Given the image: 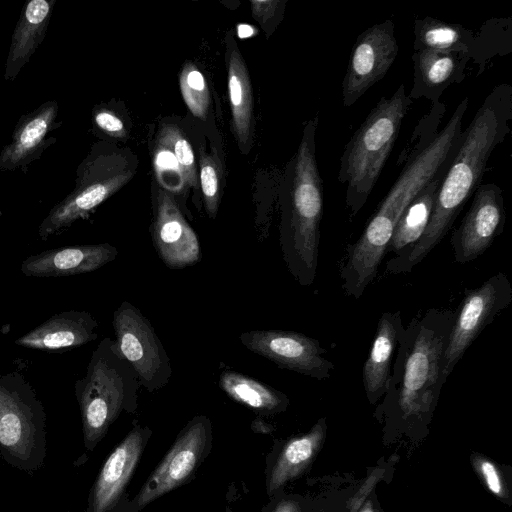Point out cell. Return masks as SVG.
Masks as SVG:
<instances>
[{"label":"cell","mask_w":512,"mask_h":512,"mask_svg":"<svg viewBox=\"0 0 512 512\" xmlns=\"http://www.w3.org/2000/svg\"><path fill=\"white\" fill-rule=\"evenodd\" d=\"M318 114L303 128L289 169L287 201L281 226V247L288 270L302 286L313 284L319 257L323 214V181L316 155Z\"/></svg>","instance_id":"obj_3"},{"label":"cell","mask_w":512,"mask_h":512,"mask_svg":"<svg viewBox=\"0 0 512 512\" xmlns=\"http://www.w3.org/2000/svg\"><path fill=\"white\" fill-rule=\"evenodd\" d=\"M219 386L231 399L261 414L281 412L289 403L282 392L235 371L222 372Z\"/></svg>","instance_id":"obj_26"},{"label":"cell","mask_w":512,"mask_h":512,"mask_svg":"<svg viewBox=\"0 0 512 512\" xmlns=\"http://www.w3.org/2000/svg\"><path fill=\"white\" fill-rule=\"evenodd\" d=\"M58 103L47 101L22 115L12 133L11 141L0 153V171H13L39 158L54 140L49 134L61 124L57 122Z\"/></svg>","instance_id":"obj_17"},{"label":"cell","mask_w":512,"mask_h":512,"mask_svg":"<svg viewBox=\"0 0 512 512\" xmlns=\"http://www.w3.org/2000/svg\"><path fill=\"white\" fill-rule=\"evenodd\" d=\"M179 86L190 112L195 117L205 119L210 105V92L204 75L191 61H187L181 70Z\"/></svg>","instance_id":"obj_27"},{"label":"cell","mask_w":512,"mask_h":512,"mask_svg":"<svg viewBox=\"0 0 512 512\" xmlns=\"http://www.w3.org/2000/svg\"><path fill=\"white\" fill-rule=\"evenodd\" d=\"M414 51L468 53L472 57L476 48L473 31L460 24L445 22L426 16L414 22Z\"/></svg>","instance_id":"obj_23"},{"label":"cell","mask_w":512,"mask_h":512,"mask_svg":"<svg viewBox=\"0 0 512 512\" xmlns=\"http://www.w3.org/2000/svg\"><path fill=\"white\" fill-rule=\"evenodd\" d=\"M177 159L187 187H198V175L195 156L190 142L175 124H164L158 134Z\"/></svg>","instance_id":"obj_28"},{"label":"cell","mask_w":512,"mask_h":512,"mask_svg":"<svg viewBox=\"0 0 512 512\" xmlns=\"http://www.w3.org/2000/svg\"><path fill=\"white\" fill-rule=\"evenodd\" d=\"M118 255L109 243L81 244L46 250L24 259L21 272L28 277H67L95 271Z\"/></svg>","instance_id":"obj_16"},{"label":"cell","mask_w":512,"mask_h":512,"mask_svg":"<svg viewBox=\"0 0 512 512\" xmlns=\"http://www.w3.org/2000/svg\"><path fill=\"white\" fill-rule=\"evenodd\" d=\"M92 121L95 128L109 137L123 138L126 136V128L122 119L109 108H95Z\"/></svg>","instance_id":"obj_31"},{"label":"cell","mask_w":512,"mask_h":512,"mask_svg":"<svg viewBox=\"0 0 512 512\" xmlns=\"http://www.w3.org/2000/svg\"><path fill=\"white\" fill-rule=\"evenodd\" d=\"M512 301V285L503 272L467 291L455 311L442 357V379H448L456 364L479 334Z\"/></svg>","instance_id":"obj_9"},{"label":"cell","mask_w":512,"mask_h":512,"mask_svg":"<svg viewBox=\"0 0 512 512\" xmlns=\"http://www.w3.org/2000/svg\"><path fill=\"white\" fill-rule=\"evenodd\" d=\"M324 435L323 422L312 430L290 440L278 455L267 478V492L273 495L288 481L300 474L316 453Z\"/></svg>","instance_id":"obj_25"},{"label":"cell","mask_w":512,"mask_h":512,"mask_svg":"<svg viewBox=\"0 0 512 512\" xmlns=\"http://www.w3.org/2000/svg\"><path fill=\"white\" fill-rule=\"evenodd\" d=\"M112 325L117 348L140 385L149 392L163 388L172 376L171 361L148 318L123 301L113 313Z\"/></svg>","instance_id":"obj_8"},{"label":"cell","mask_w":512,"mask_h":512,"mask_svg":"<svg viewBox=\"0 0 512 512\" xmlns=\"http://www.w3.org/2000/svg\"><path fill=\"white\" fill-rule=\"evenodd\" d=\"M200 186L204 199V206L207 214L214 219L219 206L220 200V168L215 157L200 152Z\"/></svg>","instance_id":"obj_30"},{"label":"cell","mask_w":512,"mask_h":512,"mask_svg":"<svg viewBox=\"0 0 512 512\" xmlns=\"http://www.w3.org/2000/svg\"><path fill=\"white\" fill-rule=\"evenodd\" d=\"M227 512H231L230 510H227Z\"/></svg>","instance_id":"obj_36"},{"label":"cell","mask_w":512,"mask_h":512,"mask_svg":"<svg viewBox=\"0 0 512 512\" xmlns=\"http://www.w3.org/2000/svg\"><path fill=\"white\" fill-rule=\"evenodd\" d=\"M512 87L501 84L485 98L462 132L456 154L443 177L421 238L386 264L388 274L411 272L445 237L467 200L481 184L494 149L510 132Z\"/></svg>","instance_id":"obj_1"},{"label":"cell","mask_w":512,"mask_h":512,"mask_svg":"<svg viewBox=\"0 0 512 512\" xmlns=\"http://www.w3.org/2000/svg\"><path fill=\"white\" fill-rule=\"evenodd\" d=\"M470 59L468 53L414 51L413 86L408 97L411 100L425 98L433 105L437 104L446 88L465 79V68Z\"/></svg>","instance_id":"obj_19"},{"label":"cell","mask_w":512,"mask_h":512,"mask_svg":"<svg viewBox=\"0 0 512 512\" xmlns=\"http://www.w3.org/2000/svg\"><path fill=\"white\" fill-rule=\"evenodd\" d=\"M403 326L400 310L384 312L378 321L373 343L362 370L364 389L372 403L386 393L393 353Z\"/></svg>","instance_id":"obj_20"},{"label":"cell","mask_w":512,"mask_h":512,"mask_svg":"<svg viewBox=\"0 0 512 512\" xmlns=\"http://www.w3.org/2000/svg\"><path fill=\"white\" fill-rule=\"evenodd\" d=\"M251 11L254 18L261 24L264 25L268 20L275 16L277 10H279L283 2L276 0H260L251 1Z\"/></svg>","instance_id":"obj_32"},{"label":"cell","mask_w":512,"mask_h":512,"mask_svg":"<svg viewBox=\"0 0 512 512\" xmlns=\"http://www.w3.org/2000/svg\"><path fill=\"white\" fill-rule=\"evenodd\" d=\"M391 19L374 24L356 39L342 81V103L352 106L381 80L394 63L399 48Z\"/></svg>","instance_id":"obj_11"},{"label":"cell","mask_w":512,"mask_h":512,"mask_svg":"<svg viewBox=\"0 0 512 512\" xmlns=\"http://www.w3.org/2000/svg\"><path fill=\"white\" fill-rule=\"evenodd\" d=\"M447 171L430 181L405 208L394 227L387 251L396 255L421 238L428 225L439 185Z\"/></svg>","instance_id":"obj_24"},{"label":"cell","mask_w":512,"mask_h":512,"mask_svg":"<svg viewBox=\"0 0 512 512\" xmlns=\"http://www.w3.org/2000/svg\"><path fill=\"white\" fill-rule=\"evenodd\" d=\"M151 234L155 250L168 268L183 269L200 260L197 234L173 195L163 189L156 195Z\"/></svg>","instance_id":"obj_14"},{"label":"cell","mask_w":512,"mask_h":512,"mask_svg":"<svg viewBox=\"0 0 512 512\" xmlns=\"http://www.w3.org/2000/svg\"><path fill=\"white\" fill-rule=\"evenodd\" d=\"M0 451L11 465L31 472L46 452V414L27 379L13 371L0 375Z\"/></svg>","instance_id":"obj_7"},{"label":"cell","mask_w":512,"mask_h":512,"mask_svg":"<svg viewBox=\"0 0 512 512\" xmlns=\"http://www.w3.org/2000/svg\"><path fill=\"white\" fill-rule=\"evenodd\" d=\"M153 167L158 184L170 194L187 188L181 167L169 147L159 138L153 152Z\"/></svg>","instance_id":"obj_29"},{"label":"cell","mask_w":512,"mask_h":512,"mask_svg":"<svg viewBox=\"0 0 512 512\" xmlns=\"http://www.w3.org/2000/svg\"><path fill=\"white\" fill-rule=\"evenodd\" d=\"M139 379L111 338H104L92 352L85 375L76 380L84 442L93 449L122 410L136 406Z\"/></svg>","instance_id":"obj_5"},{"label":"cell","mask_w":512,"mask_h":512,"mask_svg":"<svg viewBox=\"0 0 512 512\" xmlns=\"http://www.w3.org/2000/svg\"><path fill=\"white\" fill-rule=\"evenodd\" d=\"M455 311L430 308L400 330L384 404L401 418L428 414L442 385V357Z\"/></svg>","instance_id":"obj_2"},{"label":"cell","mask_w":512,"mask_h":512,"mask_svg":"<svg viewBox=\"0 0 512 512\" xmlns=\"http://www.w3.org/2000/svg\"><path fill=\"white\" fill-rule=\"evenodd\" d=\"M268 512H300V506L295 500L283 499L273 505Z\"/></svg>","instance_id":"obj_34"},{"label":"cell","mask_w":512,"mask_h":512,"mask_svg":"<svg viewBox=\"0 0 512 512\" xmlns=\"http://www.w3.org/2000/svg\"><path fill=\"white\" fill-rule=\"evenodd\" d=\"M411 104L401 84L389 98H380L344 147L338 181L346 185L345 203L351 217L375 187Z\"/></svg>","instance_id":"obj_4"},{"label":"cell","mask_w":512,"mask_h":512,"mask_svg":"<svg viewBox=\"0 0 512 512\" xmlns=\"http://www.w3.org/2000/svg\"><path fill=\"white\" fill-rule=\"evenodd\" d=\"M98 322L90 312L68 310L52 315L15 340L24 348L62 352L97 339Z\"/></svg>","instance_id":"obj_18"},{"label":"cell","mask_w":512,"mask_h":512,"mask_svg":"<svg viewBox=\"0 0 512 512\" xmlns=\"http://www.w3.org/2000/svg\"><path fill=\"white\" fill-rule=\"evenodd\" d=\"M151 431L137 426L115 447L92 488L89 512H108L119 501L141 458Z\"/></svg>","instance_id":"obj_15"},{"label":"cell","mask_w":512,"mask_h":512,"mask_svg":"<svg viewBox=\"0 0 512 512\" xmlns=\"http://www.w3.org/2000/svg\"><path fill=\"white\" fill-rule=\"evenodd\" d=\"M212 425L206 416L194 417L179 433L174 444L137 494L142 508L185 483L210 450Z\"/></svg>","instance_id":"obj_10"},{"label":"cell","mask_w":512,"mask_h":512,"mask_svg":"<svg viewBox=\"0 0 512 512\" xmlns=\"http://www.w3.org/2000/svg\"><path fill=\"white\" fill-rule=\"evenodd\" d=\"M132 155L107 143H96L80 163L74 189L53 206L38 227V236L45 241L62 233L78 220L89 215L114 195L134 176Z\"/></svg>","instance_id":"obj_6"},{"label":"cell","mask_w":512,"mask_h":512,"mask_svg":"<svg viewBox=\"0 0 512 512\" xmlns=\"http://www.w3.org/2000/svg\"><path fill=\"white\" fill-rule=\"evenodd\" d=\"M361 512H374L370 506H366Z\"/></svg>","instance_id":"obj_35"},{"label":"cell","mask_w":512,"mask_h":512,"mask_svg":"<svg viewBox=\"0 0 512 512\" xmlns=\"http://www.w3.org/2000/svg\"><path fill=\"white\" fill-rule=\"evenodd\" d=\"M479 468L488 489L492 493L501 496L503 494V486L496 467L490 461L481 460Z\"/></svg>","instance_id":"obj_33"},{"label":"cell","mask_w":512,"mask_h":512,"mask_svg":"<svg viewBox=\"0 0 512 512\" xmlns=\"http://www.w3.org/2000/svg\"><path fill=\"white\" fill-rule=\"evenodd\" d=\"M54 0H31L21 12L14 29L6 61L4 79L13 81L42 43L50 21Z\"/></svg>","instance_id":"obj_21"},{"label":"cell","mask_w":512,"mask_h":512,"mask_svg":"<svg viewBox=\"0 0 512 512\" xmlns=\"http://www.w3.org/2000/svg\"><path fill=\"white\" fill-rule=\"evenodd\" d=\"M502 190L493 183L480 184L472 204L451 237L454 260L468 263L482 255L504 230Z\"/></svg>","instance_id":"obj_13"},{"label":"cell","mask_w":512,"mask_h":512,"mask_svg":"<svg viewBox=\"0 0 512 512\" xmlns=\"http://www.w3.org/2000/svg\"><path fill=\"white\" fill-rule=\"evenodd\" d=\"M228 48V91L232 128L241 151L246 153L252 143L253 90L245 60L233 39H229Z\"/></svg>","instance_id":"obj_22"},{"label":"cell","mask_w":512,"mask_h":512,"mask_svg":"<svg viewBox=\"0 0 512 512\" xmlns=\"http://www.w3.org/2000/svg\"><path fill=\"white\" fill-rule=\"evenodd\" d=\"M240 342L250 351L277 366L317 380L331 376L334 364L324 357L326 349L317 339L285 330H252L240 335Z\"/></svg>","instance_id":"obj_12"}]
</instances>
